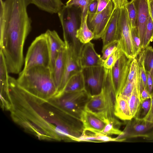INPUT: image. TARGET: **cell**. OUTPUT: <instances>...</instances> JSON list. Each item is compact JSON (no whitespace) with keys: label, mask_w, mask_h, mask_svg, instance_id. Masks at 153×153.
<instances>
[{"label":"cell","mask_w":153,"mask_h":153,"mask_svg":"<svg viewBox=\"0 0 153 153\" xmlns=\"http://www.w3.org/2000/svg\"><path fill=\"white\" fill-rule=\"evenodd\" d=\"M10 104L13 121L40 140L67 141L74 132V118L53 98L42 99L19 87L13 91Z\"/></svg>","instance_id":"6da1fadb"},{"label":"cell","mask_w":153,"mask_h":153,"mask_svg":"<svg viewBox=\"0 0 153 153\" xmlns=\"http://www.w3.org/2000/svg\"><path fill=\"white\" fill-rule=\"evenodd\" d=\"M16 80L22 89L42 99H50L58 93L52 73L49 67L36 66L22 70Z\"/></svg>","instance_id":"7a4b0ae2"},{"label":"cell","mask_w":153,"mask_h":153,"mask_svg":"<svg viewBox=\"0 0 153 153\" xmlns=\"http://www.w3.org/2000/svg\"><path fill=\"white\" fill-rule=\"evenodd\" d=\"M70 8L63 6L58 14L61 23L64 41H67L72 48L74 54L79 61L80 53L83 44L76 36L78 27L77 19Z\"/></svg>","instance_id":"3957f363"},{"label":"cell","mask_w":153,"mask_h":153,"mask_svg":"<svg viewBox=\"0 0 153 153\" xmlns=\"http://www.w3.org/2000/svg\"><path fill=\"white\" fill-rule=\"evenodd\" d=\"M25 71L36 66L49 67L50 55L45 34L36 37L29 46L25 58Z\"/></svg>","instance_id":"277c9868"},{"label":"cell","mask_w":153,"mask_h":153,"mask_svg":"<svg viewBox=\"0 0 153 153\" xmlns=\"http://www.w3.org/2000/svg\"><path fill=\"white\" fill-rule=\"evenodd\" d=\"M90 97L85 90H83L72 92H64L53 98L64 111L80 120L81 114Z\"/></svg>","instance_id":"5b68a950"},{"label":"cell","mask_w":153,"mask_h":153,"mask_svg":"<svg viewBox=\"0 0 153 153\" xmlns=\"http://www.w3.org/2000/svg\"><path fill=\"white\" fill-rule=\"evenodd\" d=\"M117 40L122 52L128 58L134 59L136 58L137 55L133 41L125 6L120 8Z\"/></svg>","instance_id":"8992f818"},{"label":"cell","mask_w":153,"mask_h":153,"mask_svg":"<svg viewBox=\"0 0 153 153\" xmlns=\"http://www.w3.org/2000/svg\"><path fill=\"white\" fill-rule=\"evenodd\" d=\"M137 137L153 140V123L144 119L134 117L128 120L122 134L116 138L118 141L121 142Z\"/></svg>","instance_id":"52a82bcc"},{"label":"cell","mask_w":153,"mask_h":153,"mask_svg":"<svg viewBox=\"0 0 153 153\" xmlns=\"http://www.w3.org/2000/svg\"><path fill=\"white\" fill-rule=\"evenodd\" d=\"M85 90L91 97L101 91L105 76L104 68L102 66L85 68L82 69Z\"/></svg>","instance_id":"ba28073f"},{"label":"cell","mask_w":153,"mask_h":153,"mask_svg":"<svg viewBox=\"0 0 153 153\" xmlns=\"http://www.w3.org/2000/svg\"><path fill=\"white\" fill-rule=\"evenodd\" d=\"M133 59L123 53L111 69L112 81L117 97L126 83Z\"/></svg>","instance_id":"9c48e42d"},{"label":"cell","mask_w":153,"mask_h":153,"mask_svg":"<svg viewBox=\"0 0 153 153\" xmlns=\"http://www.w3.org/2000/svg\"><path fill=\"white\" fill-rule=\"evenodd\" d=\"M105 76L101 92L105 100L108 121L118 123L120 121L115 116L114 113L117 96L112 81L111 69L105 68Z\"/></svg>","instance_id":"30bf717a"},{"label":"cell","mask_w":153,"mask_h":153,"mask_svg":"<svg viewBox=\"0 0 153 153\" xmlns=\"http://www.w3.org/2000/svg\"><path fill=\"white\" fill-rule=\"evenodd\" d=\"M114 5L111 0L106 7L102 11L96 13L88 20V26L94 33V39L101 38L114 10Z\"/></svg>","instance_id":"8fae6325"},{"label":"cell","mask_w":153,"mask_h":153,"mask_svg":"<svg viewBox=\"0 0 153 153\" xmlns=\"http://www.w3.org/2000/svg\"><path fill=\"white\" fill-rule=\"evenodd\" d=\"M64 41L65 44L64 72L60 90L56 96L63 92L70 78L82 70L79 61L74 54L72 47L67 41Z\"/></svg>","instance_id":"7c38bea8"},{"label":"cell","mask_w":153,"mask_h":153,"mask_svg":"<svg viewBox=\"0 0 153 153\" xmlns=\"http://www.w3.org/2000/svg\"><path fill=\"white\" fill-rule=\"evenodd\" d=\"M103 60L94 48V44L90 42L83 44L80 53L79 62L82 68L102 66Z\"/></svg>","instance_id":"4fadbf2b"},{"label":"cell","mask_w":153,"mask_h":153,"mask_svg":"<svg viewBox=\"0 0 153 153\" xmlns=\"http://www.w3.org/2000/svg\"><path fill=\"white\" fill-rule=\"evenodd\" d=\"M45 33L48 42L50 55L49 68L52 73L56 58L60 51L65 48V44L56 31L48 30Z\"/></svg>","instance_id":"5bb4252c"},{"label":"cell","mask_w":153,"mask_h":153,"mask_svg":"<svg viewBox=\"0 0 153 153\" xmlns=\"http://www.w3.org/2000/svg\"><path fill=\"white\" fill-rule=\"evenodd\" d=\"M137 13L136 26L142 46L146 25L150 14L149 0H132Z\"/></svg>","instance_id":"9a60e30c"},{"label":"cell","mask_w":153,"mask_h":153,"mask_svg":"<svg viewBox=\"0 0 153 153\" xmlns=\"http://www.w3.org/2000/svg\"><path fill=\"white\" fill-rule=\"evenodd\" d=\"M85 109L94 114L105 123L108 121L105 100L101 91L100 93L90 97L85 105Z\"/></svg>","instance_id":"2e32d148"},{"label":"cell","mask_w":153,"mask_h":153,"mask_svg":"<svg viewBox=\"0 0 153 153\" xmlns=\"http://www.w3.org/2000/svg\"><path fill=\"white\" fill-rule=\"evenodd\" d=\"M120 10V8H119L114 9L101 38L102 41L103 46L113 41L117 40Z\"/></svg>","instance_id":"e0dca14e"},{"label":"cell","mask_w":153,"mask_h":153,"mask_svg":"<svg viewBox=\"0 0 153 153\" xmlns=\"http://www.w3.org/2000/svg\"><path fill=\"white\" fill-rule=\"evenodd\" d=\"M80 120L84 129L100 132L102 131L106 125V123L104 121L85 109L81 114Z\"/></svg>","instance_id":"ac0fdd59"},{"label":"cell","mask_w":153,"mask_h":153,"mask_svg":"<svg viewBox=\"0 0 153 153\" xmlns=\"http://www.w3.org/2000/svg\"><path fill=\"white\" fill-rule=\"evenodd\" d=\"M65 48L62 49L59 53L52 72L53 80L58 91L57 94L61 87L64 72Z\"/></svg>","instance_id":"d6986e66"},{"label":"cell","mask_w":153,"mask_h":153,"mask_svg":"<svg viewBox=\"0 0 153 153\" xmlns=\"http://www.w3.org/2000/svg\"><path fill=\"white\" fill-rule=\"evenodd\" d=\"M114 114L117 118L123 120L133 118L128 101L118 96L116 99Z\"/></svg>","instance_id":"ffe728a7"},{"label":"cell","mask_w":153,"mask_h":153,"mask_svg":"<svg viewBox=\"0 0 153 153\" xmlns=\"http://www.w3.org/2000/svg\"><path fill=\"white\" fill-rule=\"evenodd\" d=\"M40 9L51 14L57 13L64 5L61 0H31Z\"/></svg>","instance_id":"44dd1931"},{"label":"cell","mask_w":153,"mask_h":153,"mask_svg":"<svg viewBox=\"0 0 153 153\" xmlns=\"http://www.w3.org/2000/svg\"><path fill=\"white\" fill-rule=\"evenodd\" d=\"M83 90H85V87L82 70L70 78L66 84L63 92H72Z\"/></svg>","instance_id":"7402d4cb"},{"label":"cell","mask_w":153,"mask_h":153,"mask_svg":"<svg viewBox=\"0 0 153 153\" xmlns=\"http://www.w3.org/2000/svg\"><path fill=\"white\" fill-rule=\"evenodd\" d=\"M101 142L118 141L116 138H113L101 132L94 130L84 129L80 141Z\"/></svg>","instance_id":"603a6c76"},{"label":"cell","mask_w":153,"mask_h":153,"mask_svg":"<svg viewBox=\"0 0 153 153\" xmlns=\"http://www.w3.org/2000/svg\"><path fill=\"white\" fill-rule=\"evenodd\" d=\"M88 14L83 20H81L80 26L78 29L76 36L82 44L88 43L94 39V33L89 28L87 23Z\"/></svg>","instance_id":"cb8c5ba5"},{"label":"cell","mask_w":153,"mask_h":153,"mask_svg":"<svg viewBox=\"0 0 153 153\" xmlns=\"http://www.w3.org/2000/svg\"><path fill=\"white\" fill-rule=\"evenodd\" d=\"M8 71L3 53L0 51V81L1 93L6 92L9 85Z\"/></svg>","instance_id":"d4e9b609"},{"label":"cell","mask_w":153,"mask_h":153,"mask_svg":"<svg viewBox=\"0 0 153 153\" xmlns=\"http://www.w3.org/2000/svg\"><path fill=\"white\" fill-rule=\"evenodd\" d=\"M140 96V91L136 82L133 92L127 101L133 118L135 117L141 103Z\"/></svg>","instance_id":"484cf974"},{"label":"cell","mask_w":153,"mask_h":153,"mask_svg":"<svg viewBox=\"0 0 153 153\" xmlns=\"http://www.w3.org/2000/svg\"><path fill=\"white\" fill-rule=\"evenodd\" d=\"M93 0H68L66 4L67 7L71 8L73 6L80 8L81 10V20H83L88 14L89 5Z\"/></svg>","instance_id":"4316f807"},{"label":"cell","mask_w":153,"mask_h":153,"mask_svg":"<svg viewBox=\"0 0 153 153\" xmlns=\"http://www.w3.org/2000/svg\"><path fill=\"white\" fill-rule=\"evenodd\" d=\"M142 51L146 70L150 73L153 78V48L149 45Z\"/></svg>","instance_id":"83f0119b"},{"label":"cell","mask_w":153,"mask_h":153,"mask_svg":"<svg viewBox=\"0 0 153 153\" xmlns=\"http://www.w3.org/2000/svg\"><path fill=\"white\" fill-rule=\"evenodd\" d=\"M131 29L137 27V13L134 1L131 0L125 5Z\"/></svg>","instance_id":"f1b7e54d"},{"label":"cell","mask_w":153,"mask_h":153,"mask_svg":"<svg viewBox=\"0 0 153 153\" xmlns=\"http://www.w3.org/2000/svg\"><path fill=\"white\" fill-rule=\"evenodd\" d=\"M153 40V22L150 14L149 16L142 46V51L149 45Z\"/></svg>","instance_id":"f546056e"},{"label":"cell","mask_w":153,"mask_h":153,"mask_svg":"<svg viewBox=\"0 0 153 153\" xmlns=\"http://www.w3.org/2000/svg\"><path fill=\"white\" fill-rule=\"evenodd\" d=\"M123 53L120 48H119L103 60L102 66L105 69H111Z\"/></svg>","instance_id":"4dcf8cb0"},{"label":"cell","mask_w":153,"mask_h":153,"mask_svg":"<svg viewBox=\"0 0 153 153\" xmlns=\"http://www.w3.org/2000/svg\"><path fill=\"white\" fill-rule=\"evenodd\" d=\"M120 48L118 41H113L104 46H103L101 58L103 60H105L109 55Z\"/></svg>","instance_id":"1f68e13d"},{"label":"cell","mask_w":153,"mask_h":153,"mask_svg":"<svg viewBox=\"0 0 153 153\" xmlns=\"http://www.w3.org/2000/svg\"><path fill=\"white\" fill-rule=\"evenodd\" d=\"M151 105L150 98L142 101L137 113L134 117L138 119H144L149 113L150 110Z\"/></svg>","instance_id":"d6a6232c"},{"label":"cell","mask_w":153,"mask_h":153,"mask_svg":"<svg viewBox=\"0 0 153 153\" xmlns=\"http://www.w3.org/2000/svg\"><path fill=\"white\" fill-rule=\"evenodd\" d=\"M136 79V77L135 79L132 81L126 82L118 96L128 101L135 86Z\"/></svg>","instance_id":"836d02e7"},{"label":"cell","mask_w":153,"mask_h":153,"mask_svg":"<svg viewBox=\"0 0 153 153\" xmlns=\"http://www.w3.org/2000/svg\"><path fill=\"white\" fill-rule=\"evenodd\" d=\"M120 126L107 121L106 122V125L101 132L108 135L111 134L119 135L122 133V131L119 129Z\"/></svg>","instance_id":"e575fe53"},{"label":"cell","mask_w":153,"mask_h":153,"mask_svg":"<svg viewBox=\"0 0 153 153\" xmlns=\"http://www.w3.org/2000/svg\"><path fill=\"white\" fill-rule=\"evenodd\" d=\"M131 30L133 41L138 56L142 51L141 41L137 27Z\"/></svg>","instance_id":"d590c367"},{"label":"cell","mask_w":153,"mask_h":153,"mask_svg":"<svg viewBox=\"0 0 153 153\" xmlns=\"http://www.w3.org/2000/svg\"><path fill=\"white\" fill-rule=\"evenodd\" d=\"M138 71V61L136 58L133 59L131 62L126 82L131 81L135 79Z\"/></svg>","instance_id":"8d00e7d4"},{"label":"cell","mask_w":153,"mask_h":153,"mask_svg":"<svg viewBox=\"0 0 153 153\" xmlns=\"http://www.w3.org/2000/svg\"><path fill=\"white\" fill-rule=\"evenodd\" d=\"M97 8V0H93L89 5L88 10V20H90L96 14Z\"/></svg>","instance_id":"74e56055"},{"label":"cell","mask_w":153,"mask_h":153,"mask_svg":"<svg viewBox=\"0 0 153 153\" xmlns=\"http://www.w3.org/2000/svg\"><path fill=\"white\" fill-rule=\"evenodd\" d=\"M97 8L96 13L103 10L107 6L111 0H97Z\"/></svg>","instance_id":"f35d334b"},{"label":"cell","mask_w":153,"mask_h":153,"mask_svg":"<svg viewBox=\"0 0 153 153\" xmlns=\"http://www.w3.org/2000/svg\"><path fill=\"white\" fill-rule=\"evenodd\" d=\"M147 75V88L150 94L153 91V78L150 73L146 72Z\"/></svg>","instance_id":"ab89813d"},{"label":"cell","mask_w":153,"mask_h":153,"mask_svg":"<svg viewBox=\"0 0 153 153\" xmlns=\"http://www.w3.org/2000/svg\"><path fill=\"white\" fill-rule=\"evenodd\" d=\"M114 5V9L120 8L125 6L128 1V0H112Z\"/></svg>","instance_id":"60d3db41"},{"label":"cell","mask_w":153,"mask_h":153,"mask_svg":"<svg viewBox=\"0 0 153 153\" xmlns=\"http://www.w3.org/2000/svg\"><path fill=\"white\" fill-rule=\"evenodd\" d=\"M151 94L147 88L145 87L140 94L141 102L145 100L150 98Z\"/></svg>","instance_id":"b9f144b4"},{"label":"cell","mask_w":153,"mask_h":153,"mask_svg":"<svg viewBox=\"0 0 153 153\" xmlns=\"http://www.w3.org/2000/svg\"><path fill=\"white\" fill-rule=\"evenodd\" d=\"M151 105L150 110L146 117L144 118L148 120L153 116V91L151 94Z\"/></svg>","instance_id":"7bdbcfd3"},{"label":"cell","mask_w":153,"mask_h":153,"mask_svg":"<svg viewBox=\"0 0 153 153\" xmlns=\"http://www.w3.org/2000/svg\"><path fill=\"white\" fill-rule=\"evenodd\" d=\"M150 14L153 22V0H149Z\"/></svg>","instance_id":"ee69618b"},{"label":"cell","mask_w":153,"mask_h":153,"mask_svg":"<svg viewBox=\"0 0 153 153\" xmlns=\"http://www.w3.org/2000/svg\"><path fill=\"white\" fill-rule=\"evenodd\" d=\"M147 120H150L153 123V116L152 117H151L149 119Z\"/></svg>","instance_id":"f6af8a7d"}]
</instances>
